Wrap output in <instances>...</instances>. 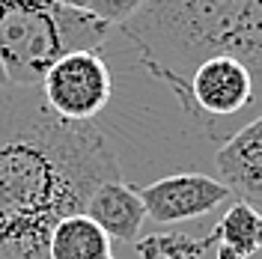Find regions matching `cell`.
Here are the masks:
<instances>
[{
	"label": "cell",
	"mask_w": 262,
	"mask_h": 259,
	"mask_svg": "<svg viewBox=\"0 0 262 259\" xmlns=\"http://www.w3.org/2000/svg\"><path fill=\"white\" fill-rule=\"evenodd\" d=\"M6 83H9V81H6V72H3V66H0V90H3Z\"/></svg>",
	"instance_id": "13"
},
{
	"label": "cell",
	"mask_w": 262,
	"mask_h": 259,
	"mask_svg": "<svg viewBox=\"0 0 262 259\" xmlns=\"http://www.w3.org/2000/svg\"><path fill=\"white\" fill-rule=\"evenodd\" d=\"M137 194L146 206V218H152L155 224L196 221V218L212 214L221 206L232 203L227 185H221L209 173H196V170L170 173L155 182H143V185H137Z\"/></svg>",
	"instance_id": "5"
},
{
	"label": "cell",
	"mask_w": 262,
	"mask_h": 259,
	"mask_svg": "<svg viewBox=\"0 0 262 259\" xmlns=\"http://www.w3.org/2000/svg\"><path fill=\"white\" fill-rule=\"evenodd\" d=\"M48 259H116L107 232L86 214L63 218L48 239Z\"/></svg>",
	"instance_id": "8"
},
{
	"label": "cell",
	"mask_w": 262,
	"mask_h": 259,
	"mask_svg": "<svg viewBox=\"0 0 262 259\" xmlns=\"http://www.w3.org/2000/svg\"><path fill=\"white\" fill-rule=\"evenodd\" d=\"M39 90L60 119L96 122L111 104L114 78L98 51H72L51 66Z\"/></svg>",
	"instance_id": "4"
},
{
	"label": "cell",
	"mask_w": 262,
	"mask_h": 259,
	"mask_svg": "<svg viewBox=\"0 0 262 259\" xmlns=\"http://www.w3.org/2000/svg\"><path fill=\"white\" fill-rule=\"evenodd\" d=\"M146 0H86V12L104 21L107 27H119L125 24L134 12H140Z\"/></svg>",
	"instance_id": "11"
},
{
	"label": "cell",
	"mask_w": 262,
	"mask_h": 259,
	"mask_svg": "<svg viewBox=\"0 0 262 259\" xmlns=\"http://www.w3.org/2000/svg\"><path fill=\"white\" fill-rule=\"evenodd\" d=\"M122 170L96 122H69L39 87L0 90V259H48L54 227Z\"/></svg>",
	"instance_id": "1"
},
{
	"label": "cell",
	"mask_w": 262,
	"mask_h": 259,
	"mask_svg": "<svg viewBox=\"0 0 262 259\" xmlns=\"http://www.w3.org/2000/svg\"><path fill=\"white\" fill-rule=\"evenodd\" d=\"M214 250L217 256L247 259L262 250V211L232 200L221 221L214 224Z\"/></svg>",
	"instance_id": "9"
},
{
	"label": "cell",
	"mask_w": 262,
	"mask_h": 259,
	"mask_svg": "<svg viewBox=\"0 0 262 259\" xmlns=\"http://www.w3.org/2000/svg\"><path fill=\"white\" fill-rule=\"evenodd\" d=\"M83 214L96 221L98 227L107 232L111 242H137L140 229L146 224V206L137 194V188L128 185L125 179L119 182H104L90 194Z\"/></svg>",
	"instance_id": "7"
},
{
	"label": "cell",
	"mask_w": 262,
	"mask_h": 259,
	"mask_svg": "<svg viewBox=\"0 0 262 259\" xmlns=\"http://www.w3.org/2000/svg\"><path fill=\"white\" fill-rule=\"evenodd\" d=\"M140 259H203L214 250V232L194 239L188 232H149L134 244Z\"/></svg>",
	"instance_id": "10"
},
{
	"label": "cell",
	"mask_w": 262,
	"mask_h": 259,
	"mask_svg": "<svg viewBox=\"0 0 262 259\" xmlns=\"http://www.w3.org/2000/svg\"><path fill=\"white\" fill-rule=\"evenodd\" d=\"M54 3L69 6V9H83V12H86V0H54Z\"/></svg>",
	"instance_id": "12"
},
{
	"label": "cell",
	"mask_w": 262,
	"mask_h": 259,
	"mask_svg": "<svg viewBox=\"0 0 262 259\" xmlns=\"http://www.w3.org/2000/svg\"><path fill=\"white\" fill-rule=\"evenodd\" d=\"M111 27L54 0H0V66L12 87H39L72 51H98Z\"/></svg>",
	"instance_id": "3"
},
{
	"label": "cell",
	"mask_w": 262,
	"mask_h": 259,
	"mask_svg": "<svg viewBox=\"0 0 262 259\" xmlns=\"http://www.w3.org/2000/svg\"><path fill=\"white\" fill-rule=\"evenodd\" d=\"M212 176L227 185L232 200L262 211V114L217 146Z\"/></svg>",
	"instance_id": "6"
},
{
	"label": "cell",
	"mask_w": 262,
	"mask_h": 259,
	"mask_svg": "<svg viewBox=\"0 0 262 259\" xmlns=\"http://www.w3.org/2000/svg\"><path fill=\"white\" fill-rule=\"evenodd\" d=\"M98 54L114 90L170 87L217 54L242 60L262 90V0H146Z\"/></svg>",
	"instance_id": "2"
}]
</instances>
